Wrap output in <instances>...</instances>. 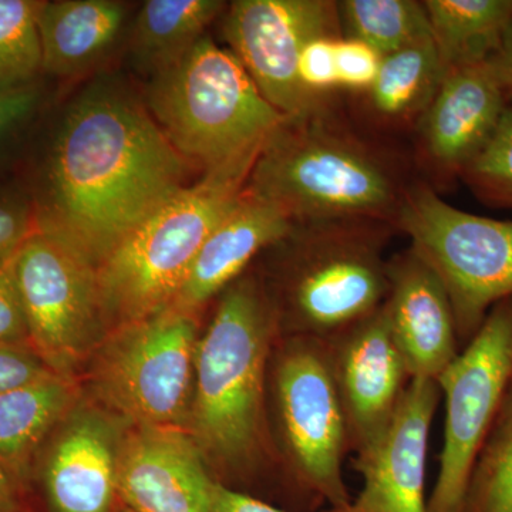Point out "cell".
I'll list each match as a JSON object with an SVG mask.
<instances>
[{"instance_id": "8992f818", "label": "cell", "mask_w": 512, "mask_h": 512, "mask_svg": "<svg viewBox=\"0 0 512 512\" xmlns=\"http://www.w3.org/2000/svg\"><path fill=\"white\" fill-rule=\"evenodd\" d=\"M268 417L291 512L342 508L348 427L330 370L325 339L279 336L268 369Z\"/></svg>"}, {"instance_id": "7c38bea8", "label": "cell", "mask_w": 512, "mask_h": 512, "mask_svg": "<svg viewBox=\"0 0 512 512\" xmlns=\"http://www.w3.org/2000/svg\"><path fill=\"white\" fill-rule=\"evenodd\" d=\"M222 33L259 92L286 117H298L336 99L316 100L303 90L299 57L313 37L343 36L333 0H235Z\"/></svg>"}, {"instance_id": "f1b7e54d", "label": "cell", "mask_w": 512, "mask_h": 512, "mask_svg": "<svg viewBox=\"0 0 512 512\" xmlns=\"http://www.w3.org/2000/svg\"><path fill=\"white\" fill-rule=\"evenodd\" d=\"M342 36L313 37L303 47L298 63L299 83L316 100L332 99L339 94L336 79V43Z\"/></svg>"}, {"instance_id": "cb8c5ba5", "label": "cell", "mask_w": 512, "mask_h": 512, "mask_svg": "<svg viewBox=\"0 0 512 512\" xmlns=\"http://www.w3.org/2000/svg\"><path fill=\"white\" fill-rule=\"evenodd\" d=\"M444 72L487 63L512 19V0H424Z\"/></svg>"}, {"instance_id": "d6986e66", "label": "cell", "mask_w": 512, "mask_h": 512, "mask_svg": "<svg viewBox=\"0 0 512 512\" xmlns=\"http://www.w3.org/2000/svg\"><path fill=\"white\" fill-rule=\"evenodd\" d=\"M292 227L293 221L278 205L256 197L245 185L237 202L205 239L170 306L200 313Z\"/></svg>"}, {"instance_id": "4316f807", "label": "cell", "mask_w": 512, "mask_h": 512, "mask_svg": "<svg viewBox=\"0 0 512 512\" xmlns=\"http://www.w3.org/2000/svg\"><path fill=\"white\" fill-rule=\"evenodd\" d=\"M37 0H0V96L36 84L43 73Z\"/></svg>"}, {"instance_id": "8d00e7d4", "label": "cell", "mask_w": 512, "mask_h": 512, "mask_svg": "<svg viewBox=\"0 0 512 512\" xmlns=\"http://www.w3.org/2000/svg\"><path fill=\"white\" fill-rule=\"evenodd\" d=\"M23 491L25 487L0 466V512H25Z\"/></svg>"}, {"instance_id": "5b68a950", "label": "cell", "mask_w": 512, "mask_h": 512, "mask_svg": "<svg viewBox=\"0 0 512 512\" xmlns=\"http://www.w3.org/2000/svg\"><path fill=\"white\" fill-rule=\"evenodd\" d=\"M146 106L175 150L204 174L255 164L286 120L238 57L207 35L148 80Z\"/></svg>"}, {"instance_id": "d4e9b609", "label": "cell", "mask_w": 512, "mask_h": 512, "mask_svg": "<svg viewBox=\"0 0 512 512\" xmlns=\"http://www.w3.org/2000/svg\"><path fill=\"white\" fill-rule=\"evenodd\" d=\"M342 35L389 56L431 39L429 18L419 0H343L338 2Z\"/></svg>"}, {"instance_id": "603a6c76", "label": "cell", "mask_w": 512, "mask_h": 512, "mask_svg": "<svg viewBox=\"0 0 512 512\" xmlns=\"http://www.w3.org/2000/svg\"><path fill=\"white\" fill-rule=\"evenodd\" d=\"M227 6L222 0H147L131 28L134 67L148 80L170 69L200 42Z\"/></svg>"}, {"instance_id": "ffe728a7", "label": "cell", "mask_w": 512, "mask_h": 512, "mask_svg": "<svg viewBox=\"0 0 512 512\" xmlns=\"http://www.w3.org/2000/svg\"><path fill=\"white\" fill-rule=\"evenodd\" d=\"M127 20L128 5L119 0L40 2L43 73L60 79L86 73L116 46Z\"/></svg>"}, {"instance_id": "277c9868", "label": "cell", "mask_w": 512, "mask_h": 512, "mask_svg": "<svg viewBox=\"0 0 512 512\" xmlns=\"http://www.w3.org/2000/svg\"><path fill=\"white\" fill-rule=\"evenodd\" d=\"M394 229L384 221L332 218L293 222L265 254L261 276L282 336L328 339L377 311L386 299V256Z\"/></svg>"}, {"instance_id": "44dd1931", "label": "cell", "mask_w": 512, "mask_h": 512, "mask_svg": "<svg viewBox=\"0 0 512 512\" xmlns=\"http://www.w3.org/2000/svg\"><path fill=\"white\" fill-rule=\"evenodd\" d=\"M76 402V380L63 375L0 392V466L23 487L40 450Z\"/></svg>"}, {"instance_id": "4dcf8cb0", "label": "cell", "mask_w": 512, "mask_h": 512, "mask_svg": "<svg viewBox=\"0 0 512 512\" xmlns=\"http://www.w3.org/2000/svg\"><path fill=\"white\" fill-rule=\"evenodd\" d=\"M36 229L33 201L22 195L0 192V268L10 264Z\"/></svg>"}, {"instance_id": "7a4b0ae2", "label": "cell", "mask_w": 512, "mask_h": 512, "mask_svg": "<svg viewBox=\"0 0 512 512\" xmlns=\"http://www.w3.org/2000/svg\"><path fill=\"white\" fill-rule=\"evenodd\" d=\"M281 336L261 276L245 272L220 295L198 340L187 431L217 483L251 495V484L279 468L268 417V369Z\"/></svg>"}, {"instance_id": "52a82bcc", "label": "cell", "mask_w": 512, "mask_h": 512, "mask_svg": "<svg viewBox=\"0 0 512 512\" xmlns=\"http://www.w3.org/2000/svg\"><path fill=\"white\" fill-rule=\"evenodd\" d=\"M254 164L204 174L137 225L97 268L109 333L174 302L205 239L237 202Z\"/></svg>"}, {"instance_id": "484cf974", "label": "cell", "mask_w": 512, "mask_h": 512, "mask_svg": "<svg viewBox=\"0 0 512 512\" xmlns=\"http://www.w3.org/2000/svg\"><path fill=\"white\" fill-rule=\"evenodd\" d=\"M461 512H512V370Z\"/></svg>"}, {"instance_id": "d590c367", "label": "cell", "mask_w": 512, "mask_h": 512, "mask_svg": "<svg viewBox=\"0 0 512 512\" xmlns=\"http://www.w3.org/2000/svg\"><path fill=\"white\" fill-rule=\"evenodd\" d=\"M488 64L510 100L512 96V19L505 29L500 47L495 55L488 60Z\"/></svg>"}, {"instance_id": "4fadbf2b", "label": "cell", "mask_w": 512, "mask_h": 512, "mask_svg": "<svg viewBox=\"0 0 512 512\" xmlns=\"http://www.w3.org/2000/svg\"><path fill=\"white\" fill-rule=\"evenodd\" d=\"M440 402L436 380L413 379L386 429L353 458L359 493L322 512H429L427 454Z\"/></svg>"}, {"instance_id": "6da1fadb", "label": "cell", "mask_w": 512, "mask_h": 512, "mask_svg": "<svg viewBox=\"0 0 512 512\" xmlns=\"http://www.w3.org/2000/svg\"><path fill=\"white\" fill-rule=\"evenodd\" d=\"M191 164L146 104L113 80L90 84L67 107L33 201L39 231L96 268L168 198Z\"/></svg>"}, {"instance_id": "30bf717a", "label": "cell", "mask_w": 512, "mask_h": 512, "mask_svg": "<svg viewBox=\"0 0 512 512\" xmlns=\"http://www.w3.org/2000/svg\"><path fill=\"white\" fill-rule=\"evenodd\" d=\"M9 269L25 313L30 349L57 375L73 377L109 336L96 266L36 229Z\"/></svg>"}, {"instance_id": "74e56055", "label": "cell", "mask_w": 512, "mask_h": 512, "mask_svg": "<svg viewBox=\"0 0 512 512\" xmlns=\"http://www.w3.org/2000/svg\"><path fill=\"white\" fill-rule=\"evenodd\" d=\"M114 512H136L133 510H130V508H127L126 505L121 504L117 510H114Z\"/></svg>"}, {"instance_id": "9c48e42d", "label": "cell", "mask_w": 512, "mask_h": 512, "mask_svg": "<svg viewBox=\"0 0 512 512\" xmlns=\"http://www.w3.org/2000/svg\"><path fill=\"white\" fill-rule=\"evenodd\" d=\"M198 315L168 306L109 333L90 369L103 409L130 427L187 430Z\"/></svg>"}, {"instance_id": "7402d4cb", "label": "cell", "mask_w": 512, "mask_h": 512, "mask_svg": "<svg viewBox=\"0 0 512 512\" xmlns=\"http://www.w3.org/2000/svg\"><path fill=\"white\" fill-rule=\"evenodd\" d=\"M444 74L433 39L384 56L375 82L359 96L367 121L386 131H413Z\"/></svg>"}, {"instance_id": "e575fe53", "label": "cell", "mask_w": 512, "mask_h": 512, "mask_svg": "<svg viewBox=\"0 0 512 512\" xmlns=\"http://www.w3.org/2000/svg\"><path fill=\"white\" fill-rule=\"evenodd\" d=\"M212 512H288L275 507L262 498L239 493L220 483H215L212 493Z\"/></svg>"}, {"instance_id": "e0dca14e", "label": "cell", "mask_w": 512, "mask_h": 512, "mask_svg": "<svg viewBox=\"0 0 512 512\" xmlns=\"http://www.w3.org/2000/svg\"><path fill=\"white\" fill-rule=\"evenodd\" d=\"M184 429L130 427L121 441L117 498L136 512H212L217 483Z\"/></svg>"}, {"instance_id": "8fae6325", "label": "cell", "mask_w": 512, "mask_h": 512, "mask_svg": "<svg viewBox=\"0 0 512 512\" xmlns=\"http://www.w3.org/2000/svg\"><path fill=\"white\" fill-rule=\"evenodd\" d=\"M512 370V298L495 305L439 377L446 402L439 473L429 512H461Z\"/></svg>"}, {"instance_id": "836d02e7", "label": "cell", "mask_w": 512, "mask_h": 512, "mask_svg": "<svg viewBox=\"0 0 512 512\" xmlns=\"http://www.w3.org/2000/svg\"><path fill=\"white\" fill-rule=\"evenodd\" d=\"M0 342L30 349L28 325L9 265L0 268Z\"/></svg>"}, {"instance_id": "f546056e", "label": "cell", "mask_w": 512, "mask_h": 512, "mask_svg": "<svg viewBox=\"0 0 512 512\" xmlns=\"http://www.w3.org/2000/svg\"><path fill=\"white\" fill-rule=\"evenodd\" d=\"M383 56L373 47L352 39L339 37L336 43V79L338 90L360 96L367 92L379 73Z\"/></svg>"}, {"instance_id": "9a60e30c", "label": "cell", "mask_w": 512, "mask_h": 512, "mask_svg": "<svg viewBox=\"0 0 512 512\" xmlns=\"http://www.w3.org/2000/svg\"><path fill=\"white\" fill-rule=\"evenodd\" d=\"M330 370L348 427L350 453L386 429L412 382L383 305L325 339Z\"/></svg>"}, {"instance_id": "ba28073f", "label": "cell", "mask_w": 512, "mask_h": 512, "mask_svg": "<svg viewBox=\"0 0 512 512\" xmlns=\"http://www.w3.org/2000/svg\"><path fill=\"white\" fill-rule=\"evenodd\" d=\"M394 229L446 289L463 349L491 309L512 298V221L453 207L421 180L404 195Z\"/></svg>"}, {"instance_id": "d6a6232c", "label": "cell", "mask_w": 512, "mask_h": 512, "mask_svg": "<svg viewBox=\"0 0 512 512\" xmlns=\"http://www.w3.org/2000/svg\"><path fill=\"white\" fill-rule=\"evenodd\" d=\"M52 375L57 373L32 349L0 342V392Z\"/></svg>"}, {"instance_id": "3957f363", "label": "cell", "mask_w": 512, "mask_h": 512, "mask_svg": "<svg viewBox=\"0 0 512 512\" xmlns=\"http://www.w3.org/2000/svg\"><path fill=\"white\" fill-rule=\"evenodd\" d=\"M412 183L400 157L355 130L333 99L286 117L256 158L247 190L293 222L366 218L394 227Z\"/></svg>"}, {"instance_id": "5bb4252c", "label": "cell", "mask_w": 512, "mask_h": 512, "mask_svg": "<svg viewBox=\"0 0 512 512\" xmlns=\"http://www.w3.org/2000/svg\"><path fill=\"white\" fill-rule=\"evenodd\" d=\"M510 100L490 64L448 70L429 109L414 128L416 160L439 192L461 180L490 143Z\"/></svg>"}, {"instance_id": "1f68e13d", "label": "cell", "mask_w": 512, "mask_h": 512, "mask_svg": "<svg viewBox=\"0 0 512 512\" xmlns=\"http://www.w3.org/2000/svg\"><path fill=\"white\" fill-rule=\"evenodd\" d=\"M40 103L42 92L37 84L0 96V156L29 126Z\"/></svg>"}, {"instance_id": "f35d334b", "label": "cell", "mask_w": 512, "mask_h": 512, "mask_svg": "<svg viewBox=\"0 0 512 512\" xmlns=\"http://www.w3.org/2000/svg\"><path fill=\"white\" fill-rule=\"evenodd\" d=\"M510 103H512V96L510 97Z\"/></svg>"}, {"instance_id": "ac0fdd59", "label": "cell", "mask_w": 512, "mask_h": 512, "mask_svg": "<svg viewBox=\"0 0 512 512\" xmlns=\"http://www.w3.org/2000/svg\"><path fill=\"white\" fill-rule=\"evenodd\" d=\"M383 308L413 379L439 380L461 346L444 286L412 248L389 258Z\"/></svg>"}, {"instance_id": "2e32d148", "label": "cell", "mask_w": 512, "mask_h": 512, "mask_svg": "<svg viewBox=\"0 0 512 512\" xmlns=\"http://www.w3.org/2000/svg\"><path fill=\"white\" fill-rule=\"evenodd\" d=\"M126 426L107 410L89 406H74L60 421L35 464L52 512H113Z\"/></svg>"}, {"instance_id": "83f0119b", "label": "cell", "mask_w": 512, "mask_h": 512, "mask_svg": "<svg viewBox=\"0 0 512 512\" xmlns=\"http://www.w3.org/2000/svg\"><path fill=\"white\" fill-rule=\"evenodd\" d=\"M460 181L488 207L512 210V103L490 143L464 170Z\"/></svg>"}]
</instances>
